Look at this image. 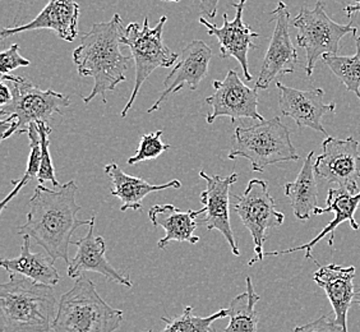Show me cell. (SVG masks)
<instances>
[{
  "label": "cell",
  "instance_id": "7c38bea8",
  "mask_svg": "<svg viewBox=\"0 0 360 332\" xmlns=\"http://www.w3.org/2000/svg\"><path fill=\"white\" fill-rule=\"evenodd\" d=\"M270 14L274 18L272 21L276 22V26L257 79V90L269 89L270 83L274 82L278 76L294 73L298 64V51L292 45L289 34V9L284 1H278L277 7Z\"/></svg>",
  "mask_w": 360,
  "mask_h": 332
},
{
  "label": "cell",
  "instance_id": "44dd1931",
  "mask_svg": "<svg viewBox=\"0 0 360 332\" xmlns=\"http://www.w3.org/2000/svg\"><path fill=\"white\" fill-rule=\"evenodd\" d=\"M205 214V208L201 210H188L181 211L173 205H155L148 210V217L153 222V228L165 230V236L158 242L160 249H165L169 243L180 242L197 244L200 236H194L195 229L198 228V222L195 217Z\"/></svg>",
  "mask_w": 360,
  "mask_h": 332
},
{
  "label": "cell",
  "instance_id": "6da1fadb",
  "mask_svg": "<svg viewBox=\"0 0 360 332\" xmlns=\"http://www.w3.org/2000/svg\"><path fill=\"white\" fill-rule=\"evenodd\" d=\"M78 187L70 180L58 191L39 184L28 203L27 220L18 229L20 236H28L41 245L49 256L70 264V245L77 229L90 225L77 214L82 206L76 201Z\"/></svg>",
  "mask_w": 360,
  "mask_h": 332
},
{
  "label": "cell",
  "instance_id": "4fadbf2b",
  "mask_svg": "<svg viewBox=\"0 0 360 332\" xmlns=\"http://www.w3.org/2000/svg\"><path fill=\"white\" fill-rule=\"evenodd\" d=\"M245 4L247 0H239L236 3H233V7L236 8V17L233 21H229L228 13L225 12L222 14V27H217L214 23L207 21L205 17H201L198 21L202 26L207 28L208 35L215 36L217 39L220 44V56L222 59H226L230 56L236 58L242 67L245 81L250 82L253 79V76L250 75L248 67V53L250 49H257L253 40L259 37V35L252 31V28L243 21Z\"/></svg>",
  "mask_w": 360,
  "mask_h": 332
},
{
  "label": "cell",
  "instance_id": "484cf974",
  "mask_svg": "<svg viewBox=\"0 0 360 332\" xmlns=\"http://www.w3.org/2000/svg\"><path fill=\"white\" fill-rule=\"evenodd\" d=\"M230 311L220 309L208 317L194 316L193 307L187 305L184 307L183 313L180 316H175L173 319L161 317V321L165 324L164 330L161 332H216L212 327V324L217 319L229 317ZM153 332V331H146Z\"/></svg>",
  "mask_w": 360,
  "mask_h": 332
},
{
  "label": "cell",
  "instance_id": "8fae6325",
  "mask_svg": "<svg viewBox=\"0 0 360 332\" xmlns=\"http://www.w3.org/2000/svg\"><path fill=\"white\" fill-rule=\"evenodd\" d=\"M214 94L206 98L212 110L206 115V122L212 124L216 119L228 117L231 123L243 118L264 120L258 113V92L240 79L236 70H228L222 81L212 82Z\"/></svg>",
  "mask_w": 360,
  "mask_h": 332
},
{
  "label": "cell",
  "instance_id": "4dcf8cb0",
  "mask_svg": "<svg viewBox=\"0 0 360 332\" xmlns=\"http://www.w3.org/2000/svg\"><path fill=\"white\" fill-rule=\"evenodd\" d=\"M31 62L20 54L18 44L11 45L0 54V72L1 75H12V72L21 67H28Z\"/></svg>",
  "mask_w": 360,
  "mask_h": 332
},
{
  "label": "cell",
  "instance_id": "7402d4cb",
  "mask_svg": "<svg viewBox=\"0 0 360 332\" xmlns=\"http://www.w3.org/2000/svg\"><path fill=\"white\" fill-rule=\"evenodd\" d=\"M104 170L112 183L111 194L122 202V206H120L122 212H124L127 210L139 211L142 208L143 198L153 192L165 191L169 188L179 189L181 187V183L176 179L170 180L165 184L148 183L147 180L142 179V178L132 177L129 174L124 173L115 162L108 164L105 166Z\"/></svg>",
  "mask_w": 360,
  "mask_h": 332
},
{
  "label": "cell",
  "instance_id": "d590c367",
  "mask_svg": "<svg viewBox=\"0 0 360 332\" xmlns=\"http://www.w3.org/2000/svg\"><path fill=\"white\" fill-rule=\"evenodd\" d=\"M354 302L356 303V305H360V288L358 290L355 291V297H354Z\"/></svg>",
  "mask_w": 360,
  "mask_h": 332
},
{
  "label": "cell",
  "instance_id": "9c48e42d",
  "mask_svg": "<svg viewBox=\"0 0 360 332\" xmlns=\"http://www.w3.org/2000/svg\"><path fill=\"white\" fill-rule=\"evenodd\" d=\"M236 203L233 211L240 217L243 225L250 230L255 244V255L248 266L261 262L264 258V245L267 239V230L278 228L284 224L285 215L277 211L275 200L269 192L266 180L252 179L242 196L234 194Z\"/></svg>",
  "mask_w": 360,
  "mask_h": 332
},
{
  "label": "cell",
  "instance_id": "7a4b0ae2",
  "mask_svg": "<svg viewBox=\"0 0 360 332\" xmlns=\"http://www.w3.org/2000/svg\"><path fill=\"white\" fill-rule=\"evenodd\" d=\"M124 31L122 17L114 14L109 22L94 23L90 31L82 36L79 46L75 49L73 60L78 75L91 77L95 82L90 95L84 97V104H90L98 95L106 103L105 94L115 90L119 83L127 79L125 72L132 58L120 51Z\"/></svg>",
  "mask_w": 360,
  "mask_h": 332
},
{
  "label": "cell",
  "instance_id": "e0dca14e",
  "mask_svg": "<svg viewBox=\"0 0 360 332\" xmlns=\"http://www.w3.org/2000/svg\"><path fill=\"white\" fill-rule=\"evenodd\" d=\"M326 208H319L314 211V215H323L327 212H333L335 217L333 222H330L326 226L319 236L312 239L311 242L303 244L300 247H295V248L283 249V250H274V252H267L264 253V257H276L281 256V255H289V253H294L298 250H305V258L307 260H312L313 262L316 264L319 263L313 258L312 249L314 245L325 239L328 236V245H333V239H335V230L338 226H340L342 222H349L350 226L354 230H359V225L355 220L354 215L356 212V210L359 208L360 205V192L358 194H352L347 192L342 188H331L327 193V198H326Z\"/></svg>",
  "mask_w": 360,
  "mask_h": 332
},
{
  "label": "cell",
  "instance_id": "d6986e66",
  "mask_svg": "<svg viewBox=\"0 0 360 332\" xmlns=\"http://www.w3.org/2000/svg\"><path fill=\"white\" fill-rule=\"evenodd\" d=\"M79 14L81 8L76 0H49L46 7L32 21L15 27L3 28L0 39L6 40L9 36L26 31L50 30L64 42H75L78 36Z\"/></svg>",
  "mask_w": 360,
  "mask_h": 332
},
{
  "label": "cell",
  "instance_id": "ba28073f",
  "mask_svg": "<svg viewBox=\"0 0 360 332\" xmlns=\"http://www.w3.org/2000/svg\"><path fill=\"white\" fill-rule=\"evenodd\" d=\"M292 26L298 30L299 48L304 49L305 73L311 77L319 56L339 51L340 40L349 34H356V28L352 25H340L333 21L325 11V3L319 1L313 9L303 7L294 18Z\"/></svg>",
  "mask_w": 360,
  "mask_h": 332
},
{
  "label": "cell",
  "instance_id": "30bf717a",
  "mask_svg": "<svg viewBox=\"0 0 360 332\" xmlns=\"http://www.w3.org/2000/svg\"><path fill=\"white\" fill-rule=\"evenodd\" d=\"M314 172L352 194L359 193V142L352 137L340 139L328 136L322 143V153L314 162Z\"/></svg>",
  "mask_w": 360,
  "mask_h": 332
},
{
  "label": "cell",
  "instance_id": "277c9868",
  "mask_svg": "<svg viewBox=\"0 0 360 332\" xmlns=\"http://www.w3.org/2000/svg\"><path fill=\"white\" fill-rule=\"evenodd\" d=\"M123 321V311L108 305L84 274L60 298L53 331L115 332Z\"/></svg>",
  "mask_w": 360,
  "mask_h": 332
},
{
  "label": "cell",
  "instance_id": "f546056e",
  "mask_svg": "<svg viewBox=\"0 0 360 332\" xmlns=\"http://www.w3.org/2000/svg\"><path fill=\"white\" fill-rule=\"evenodd\" d=\"M37 128L40 133V146H41V165H40V172L37 174V181H39V184L50 181L54 187H60L62 184L56 179V169H54L51 155L49 151V147H50L49 137L51 133V127H49L48 123H45V122H39Z\"/></svg>",
  "mask_w": 360,
  "mask_h": 332
},
{
  "label": "cell",
  "instance_id": "ffe728a7",
  "mask_svg": "<svg viewBox=\"0 0 360 332\" xmlns=\"http://www.w3.org/2000/svg\"><path fill=\"white\" fill-rule=\"evenodd\" d=\"M354 277L355 267L347 266L342 267L339 264H327L319 266V270L314 272L313 280L319 288H322L330 299L335 312L336 324L347 331V312L355 297L354 290Z\"/></svg>",
  "mask_w": 360,
  "mask_h": 332
},
{
  "label": "cell",
  "instance_id": "5b68a950",
  "mask_svg": "<svg viewBox=\"0 0 360 332\" xmlns=\"http://www.w3.org/2000/svg\"><path fill=\"white\" fill-rule=\"evenodd\" d=\"M228 158L248 160L255 173H264L267 166L300 159L290 139V132L278 117L244 128L238 127Z\"/></svg>",
  "mask_w": 360,
  "mask_h": 332
},
{
  "label": "cell",
  "instance_id": "d6a6232c",
  "mask_svg": "<svg viewBox=\"0 0 360 332\" xmlns=\"http://www.w3.org/2000/svg\"><path fill=\"white\" fill-rule=\"evenodd\" d=\"M200 1V11L208 18L214 20L217 14V7L220 0H198Z\"/></svg>",
  "mask_w": 360,
  "mask_h": 332
},
{
  "label": "cell",
  "instance_id": "d4e9b609",
  "mask_svg": "<svg viewBox=\"0 0 360 332\" xmlns=\"http://www.w3.org/2000/svg\"><path fill=\"white\" fill-rule=\"evenodd\" d=\"M247 291L236 295L229 305L228 327L224 332H258V314L256 305L261 297L255 290L250 276L245 279Z\"/></svg>",
  "mask_w": 360,
  "mask_h": 332
},
{
  "label": "cell",
  "instance_id": "52a82bcc",
  "mask_svg": "<svg viewBox=\"0 0 360 332\" xmlns=\"http://www.w3.org/2000/svg\"><path fill=\"white\" fill-rule=\"evenodd\" d=\"M167 15H162L155 27H150L148 17H146L143 26L132 22L125 27L122 45L128 46L132 53L133 62L136 67V82L128 103L120 113L125 118L132 109L136 98L139 96L142 84L158 68H169L176 64L179 56L167 48L162 40L164 26L167 23Z\"/></svg>",
  "mask_w": 360,
  "mask_h": 332
},
{
  "label": "cell",
  "instance_id": "3957f363",
  "mask_svg": "<svg viewBox=\"0 0 360 332\" xmlns=\"http://www.w3.org/2000/svg\"><path fill=\"white\" fill-rule=\"evenodd\" d=\"M53 286L9 274L0 285L1 332H49L56 316Z\"/></svg>",
  "mask_w": 360,
  "mask_h": 332
},
{
  "label": "cell",
  "instance_id": "1f68e13d",
  "mask_svg": "<svg viewBox=\"0 0 360 332\" xmlns=\"http://www.w3.org/2000/svg\"><path fill=\"white\" fill-rule=\"evenodd\" d=\"M292 332H344V330L336 324L335 319H330L328 316H323L307 325L295 327Z\"/></svg>",
  "mask_w": 360,
  "mask_h": 332
},
{
  "label": "cell",
  "instance_id": "2e32d148",
  "mask_svg": "<svg viewBox=\"0 0 360 332\" xmlns=\"http://www.w3.org/2000/svg\"><path fill=\"white\" fill-rule=\"evenodd\" d=\"M276 87L278 90V108L284 117L292 119L299 129L311 128L327 136V132L322 125V118L333 113L336 105L323 103L325 91L322 89L297 90L281 82H276Z\"/></svg>",
  "mask_w": 360,
  "mask_h": 332
},
{
  "label": "cell",
  "instance_id": "4316f807",
  "mask_svg": "<svg viewBox=\"0 0 360 332\" xmlns=\"http://www.w3.org/2000/svg\"><path fill=\"white\" fill-rule=\"evenodd\" d=\"M326 65L345 84L347 91L360 98V42L356 39V53L353 56L326 54L322 56Z\"/></svg>",
  "mask_w": 360,
  "mask_h": 332
},
{
  "label": "cell",
  "instance_id": "cb8c5ba5",
  "mask_svg": "<svg viewBox=\"0 0 360 332\" xmlns=\"http://www.w3.org/2000/svg\"><path fill=\"white\" fill-rule=\"evenodd\" d=\"M314 151L308 153L298 178L285 184V196L290 200L291 208L299 220H308L319 208V187L314 172Z\"/></svg>",
  "mask_w": 360,
  "mask_h": 332
},
{
  "label": "cell",
  "instance_id": "603a6c76",
  "mask_svg": "<svg viewBox=\"0 0 360 332\" xmlns=\"http://www.w3.org/2000/svg\"><path fill=\"white\" fill-rule=\"evenodd\" d=\"M56 260L48 253H34L31 250V238L23 236L21 255L15 258H1L0 266L8 274H20L36 283L56 286L60 281L56 270Z\"/></svg>",
  "mask_w": 360,
  "mask_h": 332
},
{
  "label": "cell",
  "instance_id": "5bb4252c",
  "mask_svg": "<svg viewBox=\"0 0 360 332\" xmlns=\"http://www.w3.org/2000/svg\"><path fill=\"white\" fill-rule=\"evenodd\" d=\"M200 178L206 181V189H203L201 193V202L206 216L198 224L206 225L207 230L220 231L228 242L233 255L240 256L230 224V188L236 184L238 174H230L226 178H221L219 175H208L206 172L201 170Z\"/></svg>",
  "mask_w": 360,
  "mask_h": 332
},
{
  "label": "cell",
  "instance_id": "83f0119b",
  "mask_svg": "<svg viewBox=\"0 0 360 332\" xmlns=\"http://www.w3.org/2000/svg\"><path fill=\"white\" fill-rule=\"evenodd\" d=\"M28 139H30V155H28L27 166L25 174L20 180H12L11 183L14 184V188L9 192L7 197L1 202L0 211L7 208L8 203L13 200L17 194L21 192L22 188L26 187L28 183L34 178H37V174L40 172V165H41V146H40V133L37 128V123L30 125L28 128Z\"/></svg>",
  "mask_w": 360,
  "mask_h": 332
},
{
  "label": "cell",
  "instance_id": "9a60e30c",
  "mask_svg": "<svg viewBox=\"0 0 360 332\" xmlns=\"http://www.w3.org/2000/svg\"><path fill=\"white\" fill-rule=\"evenodd\" d=\"M212 49L202 40H193L189 42L186 48L181 50V54L175 64L174 70L165 78L164 84L165 90L161 92L159 98L153 103L148 114L159 110L162 103H165L169 97L178 94L184 86L189 90L195 91L205 77L207 76L210 62L212 59Z\"/></svg>",
  "mask_w": 360,
  "mask_h": 332
},
{
  "label": "cell",
  "instance_id": "74e56055",
  "mask_svg": "<svg viewBox=\"0 0 360 332\" xmlns=\"http://www.w3.org/2000/svg\"><path fill=\"white\" fill-rule=\"evenodd\" d=\"M358 40H359V42H360V36H359V37H358Z\"/></svg>",
  "mask_w": 360,
  "mask_h": 332
},
{
  "label": "cell",
  "instance_id": "836d02e7",
  "mask_svg": "<svg viewBox=\"0 0 360 332\" xmlns=\"http://www.w3.org/2000/svg\"><path fill=\"white\" fill-rule=\"evenodd\" d=\"M12 97H13V95H12L11 87L8 86L7 82L1 81V83H0V104L7 105L12 100Z\"/></svg>",
  "mask_w": 360,
  "mask_h": 332
},
{
  "label": "cell",
  "instance_id": "8992f818",
  "mask_svg": "<svg viewBox=\"0 0 360 332\" xmlns=\"http://www.w3.org/2000/svg\"><path fill=\"white\" fill-rule=\"evenodd\" d=\"M1 81L8 83L12 91V100L1 105L0 115L12 119V125L1 139H7L14 133H26L30 125L39 122L49 123L53 115L63 114V109L70 105V98L56 91H44L23 77L3 75Z\"/></svg>",
  "mask_w": 360,
  "mask_h": 332
},
{
  "label": "cell",
  "instance_id": "e575fe53",
  "mask_svg": "<svg viewBox=\"0 0 360 332\" xmlns=\"http://www.w3.org/2000/svg\"><path fill=\"white\" fill-rule=\"evenodd\" d=\"M344 11H345V13L347 14L349 18H352L354 13H360V0H355L354 4L347 6V7L344 8Z\"/></svg>",
  "mask_w": 360,
  "mask_h": 332
},
{
  "label": "cell",
  "instance_id": "8d00e7d4",
  "mask_svg": "<svg viewBox=\"0 0 360 332\" xmlns=\"http://www.w3.org/2000/svg\"><path fill=\"white\" fill-rule=\"evenodd\" d=\"M162 1H174V3H179L181 0H162Z\"/></svg>",
  "mask_w": 360,
  "mask_h": 332
},
{
  "label": "cell",
  "instance_id": "ac0fdd59",
  "mask_svg": "<svg viewBox=\"0 0 360 332\" xmlns=\"http://www.w3.org/2000/svg\"><path fill=\"white\" fill-rule=\"evenodd\" d=\"M95 219L96 216L94 215L92 222L89 225L87 234L84 238L72 243L73 245H76L78 250L75 258L68 264V276L77 279L84 275V272H97L106 277L108 280L131 289L133 288L132 281L128 279V276L115 270L114 266L105 256L106 245H105L104 238L94 234Z\"/></svg>",
  "mask_w": 360,
  "mask_h": 332
},
{
  "label": "cell",
  "instance_id": "f1b7e54d",
  "mask_svg": "<svg viewBox=\"0 0 360 332\" xmlns=\"http://www.w3.org/2000/svg\"><path fill=\"white\" fill-rule=\"evenodd\" d=\"M162 131H156L155 133H148L143 134L139 141V148L132 158L128 159L129 165H137L139 162L143 161H150V160L158 159L162 153H167L172 146L164 143L161 141Z\"/></svg>",
  "mask_w": 360,
  "mask_h": 332
}]
</instances>
